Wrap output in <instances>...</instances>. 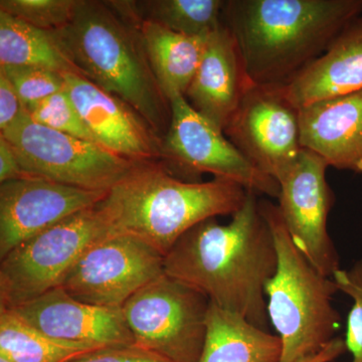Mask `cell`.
Masks as SVG:
<instances>
[{
  "label": "cell",
  "mask_w": 362,
  "mask_h": 362,
  "mask_svg": "<svg viewBox=\"0 0 362 362\" xmlns=\"http://www.w3.org/2000/svg\"><path fill=\"white\" fill-rule=\"evenodd\" d=\"M259 201L249 190L228 225L213 218L190 228L164 257V273L268 331L265 289L277 270L278 256Z\"/></svg>",
  "instance_id": "obj_1"
},
{
  "label": "cell",
  "mask_w": 362,
  "mask_h": 362,
  "mask_svg": "<svg viewBox=\"0 0 362 362\" xmlns=\"http://www.w3.org/2000/svg\"><path fill=\"white\" fill-rule=\"evenodd\" d=\"M361 14L362 0H225L221 21L252 82L286 86Z\"/></svg>",
  "instance_id": "obj_2"
},
{
  "label": "cell",
  "mask_w": 362,
  "mask_h": 362,
  "mask_svg": "<svg viewBox=\"0 0 362 362\" xmlns=\"http://www.w3.org/2000/svg\"><path fill=\"white\" fill-rule=\"evenodd\" d=\"M137 11L109 1L78 0L70 23L57 37L82 75L120 98L163 140L171 122L170 100L152 70Z\"/></svg>",
  "instance_id": "obj_3"
},
{
  "label": "cell",
  "mask_w": 362,
  "mask_h": 362,
  "mask_svg": "<svg viewBox=\"0 0 362 362\" xmlns=\"http://www.w3.org/2000/svg\"><path fill=\"white\" fill-rule=\"evenodd\" d=\"M246 188L235 181H187L162 162L138 163L98 204L112 232L133 235L165 257L202 221L233 216L244 206Z\"/></svg>",
  "instance_id": "obj_4"
},
{
  "label": "cell",
  "mask_w": 362,
  "mask_h": 362,
  "mask_svg": "<svg viewBox=\"0 0 362 362\" xmlns=\"http://www.w3.org/2000/svg\"><path fill=\"white\" fill-rule=\"evenodd\" d=\"M259 204L278 256L277 270L265 289L269 320L282 342L281 362H297L337 338L341 317L332 301L339 289L295 246L279 206L268 199H259Z\"/></svg>",
  "instance_id": "obj_5"
},
{
  "label": "cell",
  "mask_w": 362,
  "mask_h": 362,
  "mask_svg": "<svg viewBox=\"0 0 362 362\" xmlns=\"http://www.w3.org/2000/svg\"><path fill=\"white\" fill-rule=\"evenodd\" d=\"M111 233L97 204L16 247L0 264V307L13 309L59 287L81 256Z\"/></svg>",
  "instance_id": "obj_6"
},
{
  "label": "cell",
  "mask_w": 362,
  "mask_h": 362,
  "mask_svg": "<svg viewBox=\"0 0 362 362\" xmlns=\"http://www.w3.org/2000/svg\"><path fill=\"white\" fill-rule=\"evenodd\" d=\"M209 300L163 273L122 306L135 345L173 362H199Z\"/></svg>",
  "instance_id": "obj_7"
},
{
  "label": "cell",
  "mask_w": 362,
  "mask_h": 362,
  "mask_svg": "<svg viewBox=\"0 0 362 362\" xmlns=\"http://www.w3.org/2000/svg\"><path fill=\"white\" fill-rule=\"evenodd\" d=\"M0 134L11 143L26 175L69 187L108 192L138 164L96 142L35 123L28 111Z\"/></svg>",
  "instance_id": "obj_8"
},
{
  "label": "cell",
  "mask_w": 362,
  "mask_h": 362,
  "mask_svg": "<svg viewBox=\"0 0 362 362\" xmlns=\"http://www.w3.org/2000/svg\"><path fill=\"white\" fill-rule=\"evenodd\" d=\"M171 122L162 143V163L187 181L211 173L214 178L235 181L255 194L279 197L280 185L245 158L223 131L188 104L183 96L170 99Z\"/></svg>",
  "instance_id": "obj_9"
},
{
  "label": "cell",
  "mask_w": 362,
  "mask_h": 362,
  "mask_svg": "<svg viewBox=\"0 0 362 362\" xmlns=\"http://www.w3.org/2000/svg\"><path fill=\"white\" fill-rule=\"evenodd\" d=\"M163 273L160 252L133 235L111 233L81 256L59 287L83 303L122 308Z\"/></svg>",
  "instance_id": "obj_10"
},
{
  "label": "cell",
  "mask_w": 362,
  "mask_h": 362,
  "mask_svg": "<svg viewBox=\"0 0 362 362\" xmlns=\"http://www.w3.org/2000/svg\"><path fill=\"white\" fill-rule=\"evenodd\" d=\"M223 133L250 163L278 182L303 149L299 109L286 97L284 86H252Z\"/></svg>",
  "instance_id": "obj_11"
},
{
  "label": "cell",
  "mask_w": 362,
  "mask_h": 362,
  "mask_svg": "<svg viewBox=\"0 0 362 362\" xmlns=\"http://www.w3.org/2000/svg\"><path fill=\"white\" fill-rule=\"evenodd\" d=\"M328 164L303 148L279 180V209L295 246L319 273L332 278L340 270L339 256L327 221L335 197L326 180Z\"/></svg>",
  "instance_id": "obj_12"
},
{
  "label": "cell",
  "mask_w": 362,
  "mask_h": 362,
  "mask_svg": "<svg viewBox=\"0 0 362 362\" xmlns=\"http://www.w3.org/2000/svg\"><path fill=\"white\" fill-rule=\"evenodd\" d=\"M106 194L37 176L0 183V258L73 214L97 206Z\"/></svg>",
  "instance_id": "obj_13"
},
{
  "label": "cell",
  "mask_w": 362,
  "mask_h": 362,
  "mask_svg": "<svg viewBox=\"0 0 362 362\" xmlns=\"http://www.w3.org/2000/svg\"><path fill=\"white\" fill-rule=\"evenodd\" d=\"M66 92L98 144L136 163L161 162L163 140L138 112L84 76L64 74Z\"/></svg>",
  "instance_id": "obj_14"
},
{
  "label": "cell",
  "mask_w": 362,
  "mask_h": 362,
  "mask_svg": "<svg viewBox=\"0 0 362 362\" xmlns=\"http://www.w3.org/2000/svg\"><path fill=\"white\" fill-rule=\"evenodd\" d=\"M11 310L35 329L57 339L101 347L135 344L122 308L83 303L62 287Z\"/></svg>",
  "instance_id": "obj_15"
},
{
  "label": "cell",
  "mask_w": 362,
  "mask_h": 362,
  "mask_svg": "<svg viewBox=\"0 0 362 362\" xmlns=\"http://www.w3.org/2000/svg\"><path fill=\"white\" fill-rule=\"evenodd\" d=\"M254 85L237 42L223 23L209 35L204 57L185 98L197 113L223 131Z\"/></svg>",
  "instance_id": "obj_16"
},
{
  "label": "cell",
  "mask_w": 362,
  "mask_h": 362,
  "mask_svg": "<svg viewBox=\"0 0 362 362\" xmlns=\"http://www.w3.org/2000/svg\"><path fill=\"white\" fill-rule=\"evenodd\" d=\"M299 120L303 148L331 168L362 173V90L301 107Z\"/></svg>",
  "instance_id": "obj_17"
},
{
  "label": "cell",
  "mask_w": 362,
  "mask_h": 362,
  "mask_svg": "<svg viewBox=\"0 0 362 362\" xmlns=\"http://www.w3.org/2000/svg\"><path fill=\"white\" fill-rule=\"evenodd\" d=\"M362 90V14L347 23L325 52L289 84L286 97L298 109Z\"/></svg>",
  "instance_id": "obj_18"
},
{
  "label": "cell",
  "mask_w": 362,
  "mask_h": 362,
  "mask_svg": "<svg viewBox=\"0 0 362 362\" xmlns=\"http://www.w3.org/2000/svg\"><path fill=\"white\" fill-rule=\"evenodd\" d=\"M281 357L282 342L278 335L209 303L206 340L199 362H281Z\"/></svg>",
  "instance_id": "obj_19"
},
{
  "label": "cell",
  "mask_w": 362,
  "mask_h": 362,
  "mask_svg": "<svg viewBox=\"0 0 362 362\" xmlns=\"http://www.w3.org/2000/svg\"><path fill=\"white\" fill-rule=\"evenodd\" d=\"M140 32L154 75L168 99L185 96L209 40L189 37L164 28L153 21H142Z\"/></svg>",
  "instance_id": "obj_20"
},
{
  "label": "cell",
  "mask_w": 362,
  "mask_h": 362,
  "mask_svg": "<svg viewBox=\"0 0 362 362\" xmlns=\"http://www.w3.org/2000/svg\"><path fill=\"white\" fill-rule=\"evenodd\" d=\"M28 66L82 75L54 30H45L0 11V66Z\"/></svg>",
  "instance_id": "obj_21"
},
{
  "label": "cell",
  "mask_w": 362,
  "mask_h": 362,
  "mask_svg": "<svg viewBox=\"0 0 362 362\" xmlns=\"http://www.w3.org/2000/svg\"><path fill=\"white\" fill-rule=\"evenodd\" d=\"M102 349L57 339L25 322L11 309L0 307V357L11 362H69Z\"/></svg>",
  "instance_id": "obj_22"
},
{
  "label": "cell",
  "mask_w": 362,
  "mask_h": 362,
  "mask_svg": "<svg viewBox=\"0 0 362 362\" xmlns=\"http://www.w3.org/2000/svg\"><path fill=\"white\" fill-rule=\"evenodd\" d=\"M225 0H143L136 1L142 21H153L189 37H207L223 25Z\"/></svg>",
  "instance_id": "obj_23"
},
{
  "label": "cell",
  "mask_w": 362,
  "mask_h": 362,
  "mask_svg": "<svg viewBox=\"0 0 362 362\" xmlns=\"http://www.w3.org/2000/svg\"><path fill=\"white\" fill-rule=\"evenodd\" d=\"M26 111L33 121L49 129L96 142L66 90L45 98Z\"/></svg>",
  "instance_id": "obj_24"
},
{
  "label": "cell",
  "mask_w": 362,
  "mask_h": 362,
  "mask_svg": "<svg viewBox=\"0 0 362 362\" xmlns=\"http://www.w3.org/2000/svg\"><path fill=\"white\" fill-rule=\"evenodd\" d=\"M77 4L78 0H1L0 11L52 32L70 23Z\"/></svg>",
  "instance_id": "obj_25"
},
{
  "label": "cell",
  "mask_w": 362,
  "mask_h": 362,
  "mask_svg": "<svg viewBox=\"0 0 362 362\" xmlns=\"http://www.w3.org/2000/svg\"><path fill=\"white\" fill-rule=\"evenodd\" d=\"M25 109L65 90L64 74L28 66H1Z\"/></svg>",
  "instance_id": "obj_26"
},
{
  "label": "cell",
  "mask_w": 362,
  "mask_h": 362,
  "mask_svg": "<svg viewBox=\"0 0 362 362\" xmlns=\"http://www.w3.org/2000/svg\"><path fill=\"white\" fill-rule=\"evenodd\" d=\"M339 291L354 300L347 318V350L352 354V362H362V261L349 270H338L333 275Z\"/></svg>",
  "instance_id": "obj_27"
},
{
  "label": "cell",
  "mask_w": 362,
  "mask_h": 362,
  "mask_svg": "<svg viewBox=\"0 0 362 362\" xmlns=\"http://www.w3.org/2000/svg\"><path fill=\"white\" fill-rule=\"evenodd\" d=\"M69 362H173L137 345L102 347Z\"/></svg>",
  "instance_id": "obj_28"
},
{
  "label": "cell",
  "mask_w": 362,
  "mask_h": 362,
  "mask_svg": "<svg viewBox=\"0 0 362 362\" xmlns=\"http://www.w3.org/2000/svg\"><path fill=\"white\" fill-rule=\"evenodd\" d=\"M26 112L6 74L0 70V133L14 125Z\"/></svg>",
  "instance_id": "obj_29"
},
{
  "label": "cell",
  "mask_w": 362,
  "mask_h": 362,
  "mask_svg": "<svg viewBox=\"0 0 362 362\" xmlns=\"http://www.w3.org/2000/svg\"><path fill=\"white\" fill-rule=\"evenodd\" d=\"M11 143L0 134V183L25 177Z\"/></svg>",
  "instance_id": "obj_30"
},
{
  "label": "cell",
  "mask_w": 362,
  "mask_h": 362,
  "mask_svg": "<svg viewBox=\"0 0 362 362\" xmlns=\"http://www.w3.org/2000/svg\"><path fill=\"white\" fill-rule=\"evenodd\" d=\"M346 343L342 338L337 337L322 350L312 356L304 357L297 362H332L346 351Z\"/></svg>",
  "instance_id": "obj_31"
},
{
  "label": "cell",
  "mask_w": 362,
  "mask_h": 362,
  "mask_svg": "<svg viewBox=\"0 0 362 362\" xmlns=\"http://www.w3.org/2000/svg\"><path fill=\"white\" fill-rule=\"evenodd\" d=\"M0 362H11V361H6V358H2V357H0Z\"/></svg>",
  "instance_id": "obj_32"
},
{
  "label": "cell",
  "mask_w": 362,
  "mask_h": 362,
  "mask_svg": "<svg viewBox=\"0 0 362 362\" xmlns=\"http://www.w3.org/2000/svg\"><path fill=\"white\" fill-rule=\"evenodd\" d=\"M114 1H116V0H114ZM114 1H110V2H114ZM118 1H119V0H118ZM122 1H123V0H122ZM126 1H127V0H126ZM130 2H132V1H130ZM132 4H134V2H132Z\"/></svg>",
  "instance_id": "obj_33"
}]
</instances>
